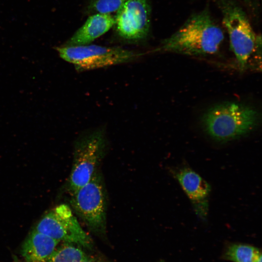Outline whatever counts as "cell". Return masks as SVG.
<instances>
[{
    "mask_svg": "<svg viewBox=\"0 0 262 262\" xmlns=\"http://www.w3.org/2000/svg\"><path fill=\"white\" fill-rule=\"evenodd\" d=\"M257 112L250 106L235 102L215 105L203 115L206 132L213 139L228 142L246 134L258 122Z\"/></svg>",
    "mask_w": 262,
    "mask_h": 262,
    "instance_id": "cell-2",
    "label": "cell"
},
{
    "mask_svg": "<svg viewBox=\"0 0 262 262\" xmlns=\"http://www.w3.org/2000/svg\"><path fill=\"white\" fill-rule=\"evenodd\" d=\"M59 243L34 229L22 245L21 255L25 262H45Z\"/></svg>",
    "mask_w": 262,
    "mask_h": 262,
    "instance_id": "cell-11",
    "label": "cell"
},
{
    "mask_svg": "<svg viewBox=\"0 0 262 262\" xmlns=\"http://www.w3.org/2000/svg\"><path fill=\"white\" fill-rule=\"evenodd\" d=\"M218 5L222 16L223 24L229 38L231 49L239 67L243 70L251 54L255 51L257 36L242 8L231 0H219Z\"/></svg>",
    "mask_w": 262,
    "mask_h": 262,
    "instance_id": "cell-5",
    "label": "cell"
},
{
    "mask_svg": "<svg viewBox=\"0 0 262 262\" xmlns=\"http://www.w3.org/2000/svg\"><path fill=\"white\" fill-rule=\"evenodd\" d=\"M115 25V17L108 14L96 13L89 16L65 46L90 44Z\"/></svg>",
    "mask_w": 262,
    "mask_h": 262,
    "instance_id": "cell-10",
    "label": "cell"
},
{
    "mask_svg": "<svg viewBox=\"0 0 262 262\" xmlns=\"http://www.w3.org/2000/svg\"><path fill=\"white\" fill-rule=\"evenodd\" d=\"M78 246L66 243L58 245L45 262H82L91 257Z\"/></svg>",
    "mask_w": 262,
    "mask_h": 262,
    "instance_id": "cell-12",
    "label": "cell"
},
{
    "mask_svg": "<svg viewBox=\"0 0 262 262\" xmlns=\"http://www.w3.org/2000/svg\"><path fill=\"white\" fill-rule=\"evenodd\" d=\"M34 229L59 242L86 248L92 244L91 238L82 229L70 207L66 204L49 211Z\"/></svg>",
    "mask_w": 262,
    "mask_h": 262,
    "instance_id": "cell-7",
    "label": "cell"
},
{
    "mask_svg": "<svg viewBox=\"0 0 262 262\" xmlns=\"http://www.w3.org/2000/svg\"><path fill=\"white\" fill-rule=\"evenodd\" d=\"M262 253H260L255 258L253 262H262Z\"/></svg>",
    "mask_w": 262,
    "mask_h": 262,
    "instance_id": "cell-16",
    "label": "cell"
},
{
    "mask_svg": "<svg viewBox=\"0 0 262 262\" xmlns=\"http://www.w3.org/2000/svg\"><path fill=\"white\" fill-rule=\"evenodd\" d=\"M224 39L223 31L206 9L191 16L162 41L158 50L189 55L212 54L217 51Z\"/></svg>",
    "mask_w": 262,
    "mask_h": 262,
    "instance_id": "cell-1",
    "label": "cell"
},
{
    "mask_svg": "<svg viewBox=\"0 0 262 262\" xmlns=\"http://www.w3.org/2000/svg\"><path fill=\"white\" fill-rule=\"evenodd\" d=\"M128 0H91V8L97 13L111 14L116 12Z\"/></svg>",
    "mask_w": 262,
    "mask_h": 262,
    "instance_id": "cell-14",
    "label": "cell"
},
{
    "mask_svg": "<svg viewBox=\"0 0 262 262\" xmlns=\"http://www.w3.org/2000/svg\"><path fill=\"white\" fill-rule=\"evenodd\" d=\"M61 58L72 64L81 71L109 66L133 61L141 53L120 47H105L88 44L57 47Z\"/></svg>",
    "mask_w": 262,
    "mask_h": 262,
    "instance_id": "cell-6",
    "label": "cell"
},
{
    "mask_svg": "<svg viewBox=\"0 0 262 262\" xmlns=\"http://www.w3.org/2000/svg\"><path fill=\"white\" fill-rule=\"evenodd\" d=\"M82 262H107L106 261H102V260H98V259H96L94 258H93V257H91L89 259L84 261H83Z\"/></svg>",
    "mask_w": 262,
    "mask_h": 262,
    "instance_id": "cell-15",
    "label": "cell"
},
{
    "mask_svg": "<svg viewBox=\"0 0 262 262\" xmlns=\"http://www.w3.org/2000/svg\"><path fill=\"white\" fill-rule=\"evenodd\" d=\"M14 262H19V259L16 256H13Z\"/></svg>",
    "mask_w": 262,
    "mask_h": 262,
    "instance_id": "cell-17",
    "label": "cell"
},
{
    "mask_svg": "<svg viewBox=\"0 0 262 262\" xmlns=\"http://www.w3.org/2000/svg\"><path fill=\"white\" fill-rule=\"evenodd\" d=\"M107 145L103 129L86 133L76 140L68 182V190L71 194L87 183L99 170Z\"/></svg>",
    "mask_w": 262,
    "mask_h": 262,
    "instance_id": "cell-4",
    "label": "cell"
},
{
    "mask_svg": "<svg viewBox=\"0 0 262 262\" xmlns=\"http://www.w3.org/2000/svg\"><path fill=\"white\" fill-rule=\"evenodd\" d=\"M19 262H25V261H24H24H21V260H20L19 259Z\"/></svg>",
    "mask_w": 262,
    "mask_h": 262,
    "instance_id": "cell-19",
    "label": "cell"
},
{
    "mask_svg": "<svg viewBox=\"0 0 262 262\" xmlns=\"http://www.w3.org/2000/svg\"><path fill=\"white\" fill-rule=\"evenodd\" d=\"M172 173L193 205L196 213L206 217L208 210L210 185L198 174L188 167H182Z\"/></svg>",
    "mask_w": 262,
    "mask_h": 262,
    "instance_id": "cell-9",
    "label": "cell"
},
{
    "mask_svg": "<svg viewBox=\"0 0 262 262\" xmlns=\"http://www.w3.org/2000/svg\"><path fill=\"white\" fill-rule=\"evenodd\" d=\"M70 203L77 215L94 233H106L107 195L99 170L85 184L72 193Z\"/></svg>",
    "mask_w": 262,
    "mask_h": 262,
    "instance_id": "cell-3",
    "label": "cell"
},
{
    "mask_svg": "<svg viewBox=\"0 0 262 262\" xmlns=\"http://www.w3.org/2000/svg\"><path fill=\"white\" fill-rule=\"evenodd\" d=\"M260 253L259 249L250 245L233 244L228 247L225 256L233 262H253Z\"/></svg>",
    "mask_w": 262,
    "mask_h": 262,
    "instance_id": "cell-13",
    "label": "cell"
},
{
    "mask_svg": "<svg viewBox=\"0 0 262 262\" xmlns=\"http://www.w3.org/2000/svg\"><path fill=\"white\" fill-rule=\"evenodd\" d=\"M114 17L116 32L123 39L137 41L149 33L151 9L147 0H128Z\"/></svg>",
    "mask_w": 262,
    "mask_h": 262,
    "instance_id": "cell-8",
    "label": "cell"
},
{
    "mask_svg": "<svg viewBox=\"0 0 262 262\" xmlns=\"http://www.w3.org/2000/svg\"><path fill=\"white\" fill-rule=\"evenodd\" d=\"M245 1H246V2H252L253 1V0H244Z\"/></svg>",
    "mask_w": 262,
    "mask_h": 262,
    "instance_id": "cell-18",
    "label": "cell"
}]
</instances>
